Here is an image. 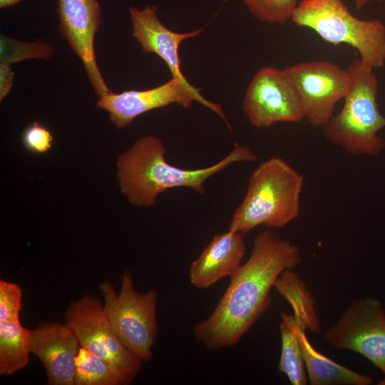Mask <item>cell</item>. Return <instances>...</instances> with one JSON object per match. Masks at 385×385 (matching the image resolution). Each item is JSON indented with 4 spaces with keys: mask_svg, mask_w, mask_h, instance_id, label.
<instances>
[{
    "mask_svg": "<svg viewBox=\"0 0 385 385\" xmlns=\"http://www.w3.org/2000/svg\"><path fill=\"white\" fill-rule=\"evenodd\" d=\"M291 21L313 30L327 43L349 45L361 61L374 69L385 64V25L377 19L354 16L343 0H302Z\"/></svg>",
    "mask_w": 385,
    "mask_h": 385,
    "instance_id": "cell-5",
    "label": "cell"
},
{
    "mask_svg": "<svg viewBox=\"0 0 385 385\" xmlns=\"http://www.w3.org/2000/svg\"><path fill=\"white\" fill-rule=\"evenodd\" d=\"M293 327L299 344L309 384L311 385H369L371 376L350 369L318 351L309 342L305 329L293 316Z\"/></svg>",
    "mask_w": 385,
    "mask_h": 385,
    "instance_id": "cell-16",
    "label": "cell"
},
{
    "mask_svg": "<svg viewBox=\"0 0 385 385\" xmlns=\"http://www.w3.org/2000/svg\"><path fill=\"white\" fill-rule=\"evenodd\" d=\"M242 108L250 123L256 128L305 118L303 105L284 70L273 67H263L256 73L247 87Z\"/></svg>",
    "mask_w": 385,
    "mask_h": 385,
    "instance_id": "cell-10",
    "label": "cell"
},
{
    "mask_svg": "<svg viewBox=\"0 0 385 385\" xmlns=\"http://www.w3.org/2000/svg\"><path fill=\"white\" fill-rule=\"evenodd\" d=\"M274 287L290 304L295 320L303 329L314 334L320 332L315 300L295 272L292 270L282 272L275 280Z\"/></svg>",
    "mask_w": 385,
    "mask_h": 385,
    "instance_id": "cell-17",
    "label": "cell"
},
{
    "mask_svg": "<svg viewBox=\"0 0 385 385\" xmlns=\"http://www.w3.org/2000/svg\"><path fill=\"white\" fill-rule=\"evenodd\" d=\"M281 354L278 369L293 385H304L308 378L302 350L293 327V315L280 314Z\"/></svg>",
    "mask_w": 385,
    "mask_h": 385,
    "instance_id": "cell-19",
    "label": "cell"
},
{
    "mask_svg": "<svg viewBox=\"0 0 385 385\" xmlns=\"http://www.w3.org/2000/svg\"><path fill=\"white\" fill-rule=\"evenodd\" d=\"M31 354L42 363L49 385H73L76 358L81 345L66 324L48 322L29 329Z\"/></svg>",
    "mask_w": 385,
    "mask_h": 385,
    "instance_id": "cell-13",
    "label": "cell"
},
{
    "mask_svg": "<svg viewBox=\"0 0 385 385\" xmlns=\"http://www.w3.org/2000/svg\"><path fill=\"white\" fill-rule=\"evenodd\" d=\"M351 85L342 109L323 126L332 144L345 153L375 157L385 149L379 131L385 128V116L378 105L379 82L374 68L359 58L347 68Z\"/></svg>",
    "mask_w": 385,
    "mask_h": 385,
    "instance_id": "cell-4",
    "label": "cell"
},
{
    "mask_svg": "<svg viewBox=\"0 0 385 385\" xmlns=\"http://www.w3.org/2000/svg\"><path fill=\"white\" fill-rule=\"evenodd\" d=\"M245 252L243 234L228 230L215 235L189 270L190 283L195 287H211L225 277H231L242 265Z\"/></svg>",
    "mask_w": 385,
    "mask_h": 385,
    "instance_id": "cell-15",
    "label": "cell"
},
{
    "mask_svg": "<svg viewBox=\"0 0 385 385\" xmlns=\"http://www.w3.org/2000/svg\"><path fill=\"white\" fill-rule=\"evenodd\" d=\"M303 176L280 158H270L252 173L245 195L229 230L246 234L263 225L282 228L299 215Z\"/></svg>",
    "mask_w": 385,
    "mask_h": 385,
    "instance_id": "cell-3",
    "label": "cell"
},
{
    "mask_svg": "<svg viewBox=\"0 0 385 385\" xmlns=\"http://www.w3.org/2000/svg\"><path fill=\"white\" fill-rule=\"evenodd\" d=\"M162 140L148 135L137 140L117 161V178L122 193L139 207L153 205L158 196L168 189L188 188L205 193L206 181L230 165L257 160L248 146L236 143L232 150L217 163L202 168L183 169L172 165L165 158Z\"/></svg>",
    "mask_w": 385,
    "mask_h": 385,
    "instance_id": "cell-2",
    "label": "cell"
},
{
    "mask_svg": "<svg viewBox=\"0 0 385 385\" xmlns=\"http://www.w3.org/2000/svg\"><path fill=\"white\" fill-rule=\"evenodd\" d=\"M324 342L339 349L358 353L384 375L379 385H385V311L377 299H355L339 319L323 334Z\"/></svg>",
    "mask_w": 385,
    "mask_h": 385,
    "instance_id": "cell-8",
    "label": "cell"
},
{
    "mask_svg": "<svg viewBox=\"0 0 385 385\" xmlns=\"http://www.w3.org/2000/svg\"><path fill=\"white\" fill-rule=\"evenodd\" d=\"M22 143L34 153H43L52 146L53 136L49 130L38 122L27 126L22 133Z\"/></svg>",
    "mask_w": 385,
    "mask_h": 385,
    "instance_id": "cell-24",
    "label": "cell"
},
{
    "mask_svg": "<svg viewBox=\"0 0 385 385\" xmlns=\"http://www.w3.org/2000/svg\"><path fill=\"white\" fill-rule=\"evenodd\" d=\"M10 66L0 64V101H1L10 92L14 77Z\"/></svg>",
    "mask_w": 385,
    "mask_h": 385,
    "instance_id": "cell-25",
    "label": "cell"
},
{
    "mask_svg": "<svg viewBox=\"0 0 385 385\" xmlns=\"http://www.w3.org/2000/svg\"><path fill=\"white\" fill-rule=\"evenodd\" d=\"M303 105L305 118L323 127L334 115L336 103L350 85L349 71L327 61L301 62L284 69Z\"/></svg>",
    "mask_w": 385,
    "mask_h": 385,
    "instance_id": "cell-9",
    "label": "cell"
},
{
    "mask_svg": "<svg viewBox=\"0 0 385 385\" xmlns=\"http://www.w3.org/2000/svg\"><path fill=\"white\" fill-rule=\"evenodd\" d=\"M302 261L298 247L270 230L255 237L248 260L230 277L229 285L211 314L194 327L207 349L234 346L267 310L270 292L280 274Z\"/></svg>",
    "mask_w": 385,
    "mask_h": 385,
    "instance_id": "cell-1",
    "label": "cell"
},
{
    "mask_svg": "<svg viewBox=\"0 0 385 385\" xmlns=\"http://www.w3.org/2000/svg\"><path fill=\"white\" fill-rule=\"evenodd\" d=\"M197 101L218 115L227 123L221 106L213 103L200 93L192 85H186L172 78L168 82L147 90L125 91L120 93L112 91L99 96L96 106L109 113L111 121L118 128H123L140 115L151 110L176 103L189 108Z\"/></svg>",
    "mask_w": 385,
    "mask_h": 385,
    "instance_id": "cell-11",
    "label": "cell"
},
{
    "mask_svg": "<svg viewBox=\"0 0 385 385\" xmlns=\"http://www.w3.org/2000/svg\"><path fill=\"white\" fill-rule=\"evenodd\" d=\"M103 298V309L122 342L143 362L152 359L153 347L158 334L156 307L158 291L138 292L129 270L123 272L120 289L103 281L98 285Z\"/></svg>",
    "mask_w": 385,
    "mask_h": 385,
    "instance_id": "cell-6",
    "label": "cell"
},
{
    "mask_svg": "<svg viewBox=\"0 0 385 385\" xmlns=\"http://www.w3.org/2000/svg\"><path fill=\"white\" fill-rule=\"evenodd\" d=\"M73 385H118L108 364L81 346L76 358Z\"/></svg>",
    "mask_w": 385,
    "mask_h": 385,
    "instance_id": "cell-20",
    "label": "cell"
},
{
    "mask_svg": "<svg viewBox=\"0 0 385 385\" xmlns=\"http://www.w3.org/2000/svg\"><path fill=\"white\" fill-rule=\"evenodd\" d=\"M30 354L29 329L21 322L0 320V375L11 376L24 369Z\"/></svg>",
    "mask_w": 385,
    "mask_h": 385,
    "instance_id": "cell-18",
    "label": "cell"
},
{
    "mask_svg": "<svg viewBox=\"0 0 385 385\" xmlns=\"http://www.w3.org/2000/svg\"><path fill=\"white\" fill-rule=\"evenodd\" d=\"M383 0H354L356 10H361L367 4L373 1H382Z\"/></svg>",
    "mask_w": 385,
    "mask_h": 385,
    "instance_id": "cell-26",
    "label": "cell"
},
{
    "mask_svg": "<svg viewBox=\"0 0 385 385\" xmlns=\"http://www.w3.org/2000/svg\"><path fill=\"white\" fill-rule=\"evenodd\" d=\"M155 6L142 9H128L133 26L132 35L145 53L158 55L166 63L172 78L190 85L181 71L178 49L182 41L199 35L203 27L188 33H178L168 29L159 19Z\"/></svg>",
    "mask_w": 385,
    "mask_h": 385,
    "instance_id": "cell-14",
    "label": "cell"
},
{
    "mask_svg": "<svg viewBox=\"0 0 385 385\" xmlns=\"http://www.w3.org/2000/svg\"><path fill=\"white\" fill-rule=\"evenodd\" d=\"M65 319L81 346L108 364L118 385L132 382L143 361L120 339L98 298L85 294L71 302Z\"/></svg>",
    "mask_w": 385,
    "mask_h": 385,
    "instance_id": "cell-7",
    "label": "cell"
},
{
    "mask_svg": "<svg viewBox=\"0 0 385 385\" xmlns=\"http://www.w3.org/2000/svg\"><path fill=\"white\" fill-rule=\"evenodd\" d=\"M55 48L38 39L34 42L19 41L4 35L0 38V64H11L26 59L50 60Z\"/></svg>",
    "mask_w": 385,
    "mask_h": 385,
    "instance_id": "cell-21",
    "label": "cell"
},
{
    "mask_svg": "<svg viewBox=\"0 0 385 385\" xmlns=\"http://www.w3.org/2000/svg\"><path fill=\"white\" fill-rule=\"evenodd\" d=\"M261 21L284 24L291 20L297 0H241Z\"/></svg>",
    "mask_w": 385,
    "mask_h": 385,
    "instance_id": "cell-22",
    "label": "cell"
},
{
    "mask_svg": "<svg viewBox=\"0 0 385 385\" xmlns=\"http://www.w3.org/2000/svg\"><path fill=\"white\" fill-rule=\"evenodd\" d=\"M21 307V287L15 282L0 279V320L20 322Z\"/></svg>",
    "mask_w": 385,
    "mask_h": 385,
    "instance_id": "cell-23",
    "label": "cell"
},
{
    "mask_svg": "<svg viewBox=\"0 0 385 385\" xmlns=\"http://www.w3.org/2000/svg\"><path fill=\"white\" fill-rule=\"evenodd\" d=\"M22 0H0V8L4 9L16 5Z\"/></svg>",
    "mask_w": 385,
    "mask_h": 385,
    "instance_id": "cell-27",
    "label": "cell"
},
{
    "mask_svg": "<svg viewBox=\"0 0 385 385\" xmlns=\"http://www.w3.org/2000/svg\"><path fill=\"white\" fill-rule=\"evenodd\" d=\"M59 30L81 59L96 95L111 92L96 61L94 40L101 25L97 0H56Z\"/></svg>",
    "mask_w": 385,
    "mask_h": 385,
    "instance_id": "cell-12",
    "label": "cell"
}]
</instances>
